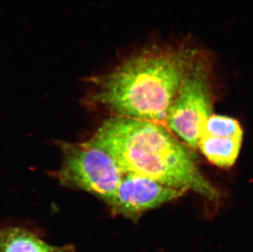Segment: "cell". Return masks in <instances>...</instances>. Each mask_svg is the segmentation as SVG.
Instances as JSON below:
<instances>
[{
	"instance_id": "cell-1",
	"label": "cell",
	"mask_w": 253,
	"mask_h": 252,
	"mask_svg": "<svg viewBox=\"0 0 253 252\" xmlns=\"http://www.w3.org/2000/svg\"><path fill=\"white\" fill-rule=\"evenodd\" d=\"M202 50L189 41L145 46L91 79L86 101L112 116L163 124Z\"/></svg>"
},
{
	"instance_id": "cell-2",
	"label": "cell",
	"mask_w": 253,
	"mask_h": 252,
	"mask_svg": "<svg viewBox=\"0 0 253 252\" xmlns=\"http://www.w3.org/2000/svg\"><path fill=\"white\" fill-rule=\"evenodd\" d=\"M89 141L113 157L124 174L192 191L211 202L220 198L217 189L198 169L189 147L161 123L112 116Z\"/></svg>"
},
{
	"instance_id": "cell-3",
	"label": "cell",
	"mask_w": 253,
	"mask_h": 252,
	"mask_svg": "<svg viewBox=\"0 0 253 252\" xmlns=\"http://www.w3.org/2000/svg\"><path fill=\"white\" fill-rule=\"evenodd\" d=\"M211 59L202 50L184 77L166 123L189 148H198L206 122L213 114Z\"/></svg>"
},
{
	"instance_id": "cell-4",
	"label": "cell",
	"mask_w": 253,
	"mask_h": 252,
	"mask_svg": "<svg viewBox=\"0 0 253 252\" xmlns=\"http://www.w3.org/2000/svg\"><path fill=\"white\" fill-rule=\"evenodd\" d=\"M60 146L62 166L56 172L60 183L90 193L109 206L124 174L113 157L89 140Z\"/></svg>"
},
{
	"instance_id": "cell-5",
	"label": "cell",
	"mask_w": 253,
	"mask_h": 252,
	"mask_svg": "<svg viewBox=\"0 0 253 252\" xmlns=\"http://www.w3.org/2000/svg\"><path fill=\"white\" fill-rule=\"evenodd\" d=\"M187 191L136 174H124L108 207L124 218L137 222L146 212L181 198Z\"/></svg>"
},
{
	"instance_id": "cell-6",
	"label": "cell",
	"mask_w": 253,
	"mask_h": 252,
	"mask_svg": "<svg viewBox=\"0 0 253 252\" xmlns=\"http://www.w3.org/2000/svg\"><path fill=\"white\" fill-rule=\"evenodd\" d=\"M243 137L244 131L236 119L212 114L203 127L198 148L211 164L228 169L239 157Z\"/></svg>"
},
{
	"instance_id": "cell-7",
	"label": "cell",
	"mask_w": 253,
	"mask_h": 252,
	"mask_svg": "<svg viewBox=\"0 0 253 252\" xmlns=\"http://www.w3.org/2000/svg\"><path fill=\"white\" fill-rule=\"evenodd\" d=\"M71 245H50L33 232L20 227L0 228V252H72Z\"/></svg>"
}]
</instances>
